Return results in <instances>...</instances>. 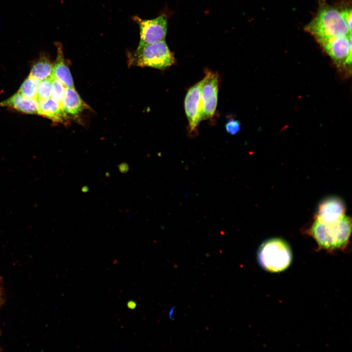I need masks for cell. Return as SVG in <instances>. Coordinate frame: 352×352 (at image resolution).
<instances>
[{"label": "cell", "mask_w": 352, "mask_h": 352, "mask_svg": "<svg viewBox=\"0 0 352 352\" xmlns=\"http://www.w3.org/2000/svg\"><path fill=\"white\" fill-rule=\"evenodd\" d=\"M318 12L305 27L317 42L334 37L352 35L340 11L326 3H320Z\"/></svg>", "instance_id": "cell-1"}, {"label": "cell", "mask_w": 352, "mask_h": 352, "mask_svg": "<svg viewBox=\"0 0 352 352\" xmlns=\"http://www.w3.org/2000/svg\"><path fill=\"white\" fill-rule=\"evenodd\" d=\"M352 231L351 219L345 215L333 220L315 219L311 232L317 242L327 249L339 248L348 242Z\"/></svg>", "instance_id": "cell-2"}, {"label": "cell", "mask_w": 352, "mask_h": 352, "mask_svg": "<svg viewBox=\"0 0 352 352\" xmlns=\"http://www.w3.org/2000/svg\"><path fill=\"white\" fill-rule=\"evenodd\" d=\"M129 56L130 63L133 65L159 69H165L176 61L165 40L138 46Z\"/></svg>", "instance_id": "cell-3"}, {"label": "cell", "mask_w": 352, "mask_h": 352, "mask_svg": "<svg viewBox=\"0 0 352 352\" xmlns=\"http://www.w3.org/2000/svg\"><path fill=\"white\" fill-rule=\"evenodd\" d=\"M258 259L265 270L278 272L286 269L292 261V253L288 244L279 238L268 240L260 246Z\"/></svg>", "instance_id": "cell-4"}, {"label": "cell", "mask_w": 352, "mask_h": 352, "mask_svg": "<svg viewBox=\"0 0 352 352\" xmlns=\"http://www.w3.org/2000/svg\"><path fill=\"white\" fill-rule=\"evenodd\" d=\"M201 91V121L212 118L218 103L219 75L206 68Z\"/></svg>", "instance_id": "cell-5"}, {"label": "cell", "mask_w": 352, "mask_h": 352, "mask_svg": "<svg viewBox=\"0 0 352 352\" xmlns=\"http://www.w3.org/2000/svg\"><path fill=\"white\" fill-rule=\"evenodd\" d=\"M317 42L338 66H351L352 35L331 37Z\"/></svg>", "instance_id": "cell-6"}, {"label": "cell", "mask_w": 352, "mask_h": 352, "mask_svg": "<svg viewBox=\"0 0 352 352\" xmlns=\"http://www.w3.org/2000/svg\"><path fill=\"white\" fill-rule=\"evenodd\" d=\"M133 20L140 29V41L138 46L165 40L168 28V19L165 14L151 20L142 19L137 16Z\"/></svg>", "instance_id": "cell-7"}, {"label": "cell", "mask_w": 352, "mask_h": 352, "mask_svg": "<svg viewBox=\"0 0 352 352\" xmlns=\"http://www.w3.org/2000/svg\"><path fill=\"white\" fill-rule=\"evenodd\" d=\"M202 79L191 87L184 99V109L188 121V133L191 135L198 133L201 121V91Z\"/></svg>", "instance_id": "cell-8"}, {"label": "cell", "mask_w": 352, "mask_h": 352, "mask_svg": "<svg viewBox=\"0 0 352 352\" xmlns=\"http://www.w3.org/2000/svg\"><path fill=\"white\" fill-rule=\"evenodd\" d=\"M38 114L50 119L53 122L65 125L68 122V117L62 105L51 97L39 100Z\"/></svg>", "instance_id": "cell-9"}, {"label": "cell", "mask_w": 352, "mask_h": 352, "mask_svg": "<svg viewBox=\"0 0 352 352\" xmlns=\"http://www.w3.org/2000/svg\"><path fill=\"white\" fill-rule=\"evenodd\" d=\"M345 206L341 200L336 197H330L320 204L316 219L330 221L339 219L345 215Z\"/></svg>", "instance_id": "cell-10"}, {"label": "cell", "mask_w": 352, "mask_h": 352, "mask_svg": "<svg viewBox=\"0 0 352 352\" xmlns=\"http://www.w3.org/2000/svg\"><path fill=\"white\" fill-rule=\"evenodd\" d=\"M57 48V57L53 64L52 75L62 83L66 88H74L70 70L66 62L60 43H55Z\"/></svg>", "instance_id": "cell-11"}, {"label": "cell", "mask_w": 352, "mask_h": 352, "mask_svg": "<svg viewBox=\"0 0 352 352\" xmlns=\"http://www.w3.org/2000/svg\"><path fill=\"white\" fill-rule=\"evenodd\" d=\"M0 107H7L26 114H38L36 99L27 98L19 92L0 103Z\"/></svg>", "instance_id": "cell-12"}, {"label": "cell", "mask_w": 352, "mask_h": 352, "mask_svg": "<svg viewBox=\"0 0 352 352\" xmlns=\"http://www.w3.org/2000/svg\"><path fill=\"white\" fill-rule=\"evenodd\" d=\"M62 105L67 114L78 115L88 107L74 88H65Z\"/></svg>", "instance_id": "cell-13"}, {"label": "cell", "mask_w": 352, "mask_h": 352, "mask_svg": "<svg viewBox=\"0 0 352 352\" xmlns=\"http://www.w3.org/2000/svg\"><path fill=\"white\" fill-rule=\"evenodd\" d=\"M53 64L46 55L43 54L33 63L29 76L40 81L50 77Z\"/></svg>", "instance_id": "cell-14"}, {"label": "cell", "mask_w": 352, "mask_h": 352, "mask_svg": "<svg viewBox=\"0 0 352 352\" xmlns=\"http://www.w3.org/2000/svg\"><path fill=\"white\" fill-rule=\"evenodd\" d=\"M39 82L28 76L21 86L18 92L27 98L36 99Z\"/></svg>", "instance_id": "cell-15"}, {"label": "cell", "mask_w": 352, "mask_h": 352, "mask_svg": "<svg viewBox=\"0 0 352 352\" xmlns=\"http://www.w3.org/2000/svg\"><path fill=\"white\" fill-rule=\"evenodd\" d=\"M53 78L52 74L50 77L39 82L36 95L37 101L51 97Z\"/></svg>", "instance_id": "cell-16"}, {"label": "cell", "mask_w": 352, "mask_h": 352, "mask_svg": "<svg viewBox=\"0 0 352 352\" xmlns=\"http://www.w3.org/2000/svg\"><path fill=\"white\" fill-rule=\"evenodd\" d=\"M65 88L61 82L53 76L51 97L62 104Z\"/></svg>", "instance_id": "cell-17"}, {"label": "cell", "mask_w": 352, "mask_h": 352, "mask_svg": "<svg viewBox=\"0 0 352 352\" xmlns=\"http://www.w3.org/2000/svg\"><path fill=\"white\" fill-rule=\"evenodd\" d=\"M240 121L234 118H230L225 125V129L227 133L231 135L237 134L241 129Z\"/></svg>", "instance_id": "cell-18"}, {"label": "cell", "mask_w": 352, "mask_h": 352, "mask_svg": "<svg viewBox=\"0 0 352 352\" xmlns=\"http://www.w3.org/2000/svg\"><path fill=\"white\" fill-rule=\"evenodd\" d=\"M342 16L346 22L349 30L352 31V9L345 8L340 11Z\"/></svg>", "instance_id": "cell-19"}, {"label": "cell", "mask_w": 352, "mask_h": 352, "mask_svg": "<svg viewBox=\"0 0 352 352\" xmlns=\"http://www.w3.org/2000/svg\"><path fill=\"white\" fill-rule=\"evenodd\" d=\"M128 306L129 308H134V307L135 306V304H133V302H129Z\"/></svg>", "instance_id": "cell-20"}, {"label": "cell", "mask_w": 352, "mask_h": 352, "mask_svg": "<svg viewBox=\"0 0 352 352\" xmlns=\"http://www.w3.org/2000/svg\"><path fill=\"white\" fill-rule=\"evenodd\" d=\"M1 288L0 283V299L1 298Z\"/></svg>", "instance_id": "cell-21"}]
</instances>
